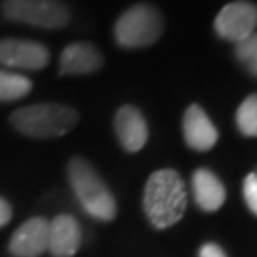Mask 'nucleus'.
I'll return each instance as SVG.
<instances>
[{"instance_id": "f03ea898", "label": "nucleus", "mask_w": 257, "mask_h": 257, "mask_svg": "<svg viewBox=\"0 0 257 257\" xmlns=\"http://www.w3.org/2000/svg\"><path fill=\"white\" fill-rule=\"evenodd\" d=\"M78 110L63 103H35L10 114L14 130L33 139L63 138L78 124Z\"/></svg>"}, {"instance_id": "7ed1b4c3", "label": "nucleus", "mask_w": 257, "mask_h": 257, "mask_svg": "<svg viewBox=\"0 0 257 257\" xmlns=\"http://www.w3.org/2000/svg\"><path fill=\"white\" fill-rule=\"evenodd\" d=\"M67 177L86 213L99 221H112L116 217V200L88 160L80 156L71 158L67 164Z\"/></svg>"}, {"instance_id": "ddd939ff", "label": "nucleus", "mask_w": 257, "mask_h": 257, "mask_svg": "<svg viewBox=\"0 0 257 257\" xmlns=\"http://www.w3.org/2000/svg\"><path fill=\"white\" fill-rule=\"evenodd\" d=\"M193 196L196 206L202 211H217L225 204L227 191L221 179L208 168H198L191 179Z\"/></svg>"}, {"instance_id": "9b49d317", "label": "nucleus", "mask_w": 257, "mask_h": 257, "mask_svg": "<svg viewBox=\"0 0 257 257\" xmlns=\"http://www.w3.org/2000/svg\"><path fill=\"white\" fill-rule=\"evenodd\" d=\"M82 242V229L69 213L48 221V251L54 257H73Z\"/></svg>"}, {"instance_id": "f257e3e1", "label": "nucleus", "mask_w": 257, "mask_h": 257, "mask_svg": "<svg viewBox=\"0 0 257 257\" xmlns=\"http://www.w3.org/2000/svg\"><path fill=\"white\" fill-rule=\"evenodd\" d=\"M143 210L155 229H170L187 211V187L175 170H158L149 175L143 191Z\"/></svg>"}, {"instance_id": "0eeeda50", "label": "nucleus", "mask_w": 257, "mask_h": 257, "mask_svg": "<svg viewBox=\"0 0 257 257\" xmlns=\"http://www.w3.org/2000/svg\"><path fill=\"white\" fill-rule=\"evenodd\" d=\"M50 63V50L37 40L27 38H2L0 65L16 71H42Z\"/></svg>"}, {"instance_id": "20e7f679", "label": "nucleus", "mask_w": 257, "mask_h": 257, "mask_svg": "<svg viewBox=\"0 0 257 257\" xmlns=\"http://www.w3.org/2000/svg\"><path fill=\"white\" fill-rule=\"evenodd\" d=\"M164 33V18L153 4H134L118 16L112 35L114 42L126 50H139L156 44Z\"/></svg>"}, {"instance_id": "1a4fd4ad", "label": "nucleus", "mask_w": 257, "mask_h": 257, "mask_svg": "<svg viewBox=\"0 0 257 257\" xmlns=\"http://www.w3.org/2000/svg\"><path fill=\"white\" fill-rule=\"evenodd\" d=\"M114 134L126 153H139L149 141V126L143 112L134 105H122L114 114Z\"/></svg>"}, {"instance_id": "423d86ee", "label": "nucleus", "mask_w": 257, "mask_h": 257, "mask_svg": "<svg viewBox=\"0 0 257 257\" xmlns=\"http://www.w3.org/2000/svg\"><path fill=\"white\" fill-rule=\"evenodd\" d=\"M213 31L221 40L238 44L257 33V6L248 0L225 4L213 19Z\"/></svg>"}, {"instance_id": "4468645a", "label": "nucleus", "mask_w": 257, "mask_h": 257, "mask_svg": "<svg viewBox=\"0 0 257 257\" xmlns=\"http://www.w3.org/2000/svg\"><path fill=\"white\" fill-rule=\"evenodd\" d=\"M33 90V82L25 74L0 69V103H12L27 97Z\"/></svg>"}, {"instance_id": "9d476101", "label": "nucleus", "mask_w": 257, "mask_h": 257, "mask_svg": "<svg viewBox=\"0 0 257 257\" xmlns=\"http://www.w3.org/2000/svg\"><path fill=\"white\" fill-rule=\"evenodd\" d=\"M103 54L92 42H73L63 48L59 57V74L63 76H86L97 73L103 67Z\"/></svg>"}, {"instance_id": "6e6552de", "label": "nucleus", "mask_w": 257, "mask_h": 257, "mask_svg": "<svg viewBox=\"0 0 257 257\" xmlns=\"http://www.w3.org/2000/svg\"><path fill=\"white\" fill-rule=\"evenodd\" d=\"M181 130H183V141L187 143V147L196 153H208L219 141L217 128L213 126L208 112L196 103L189 105L183 112Z\"/></svg>"}, {"instance_id": "dca6fc26", "label": "nucleus", "mask_w": 257, "mask_h": 257, "mask_svg": "<svg viewBox=\"0 0 257 257\" xmlns=\"http://www.w3.org/2000/svg\"><path fill=\"white\" fill-rule=\"evenodd\" d=\"M234 57L253 78H257V33L234 44Z\"/></svg>"}, {"instance_id": "f8f14e48", "label": "nucleus", "mask_w": 257, "mask_h": 257, "mask_svg": "<svg viewBox=\"0 0 257 257\" xmlns=\"http://www.w3.org/2000/svg\"><path fill=\"white\" fill-rule=\"evenodd\" d=\"M48 249V221L31 217L19 227L10 240V251L16 257H40Z\"/></svg>"}, {"instance_id": "f3484780", "label": "nucleus", "mask_w": 257, "mask_h": 257, "mask_svg": "<svg viewBox=\"0 0 257 257\" xmlns=\"http://www.w3.org/2000/svg\"><path fill=\"white\" fill-rule=\"evenodd\" d=\"M242 196L248 210L257 215V174H248L242 183Z\"/></svg>"}, {"instance_id": "39448f33", "label": "nucleus", "mask_w": 257, "mask_h": 257, "mask_svg": "<svg viewBox=\"0 0 257 257\" xmlns=\"http://www.w3.org/2000/svg\"><path fill=\"white\" fill-rule=\"evenodd\" d=\"M4 19L27 27L57 31L69 25L71 10L63 0H2Z\"/></svg>"}, {"instance_id": "2eb2a0df", "label": "nucleus", "mask_w": 257, "mask_h": 257, "mask_svg": "<svg viewBox=\"0 0 257 257\" xmlns=\"http://www.w3.org/2000/svg\"><path fill=\"white\" fill-rule=\"evenodd\" d=\"M234 122L244 138H257V93H251L240 103Z\"/></svg>"}, {"instance_id": "a211bd4d", "label": "nucleus", "mask_w": 257, "mask_h": 257, "mask_svg": "<svg viewBox=\"0 0 257 257\" xmlns=\"http://www.w3.org/2000/svg\"><path fill=\"white\" fill-rule=\"evenodd\" d=\"M198 257H227V253L215 242H206L198 249Z\"/></svg>"}, {"instance_id": "6ab92c4d", "label": "nucleus", "mask_w": 257, "mask_h": 257, "mask_svg": "<svg viewBox=\"0 0 257 257\" xmlns=\"http://www.w3.org/2000/svg\"><path fill=\"white\" fill-rule=\"evenodd\" d=\"M12 219V206L4 198H0V227H4Z\"/></svg>"}]
</instances>
